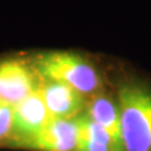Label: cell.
Returning a JSON list of instances; mask_svg holds the SVG:
<instances>
[{
  "label": "cell",
  "instance_id": "6da1fadb",
  "mask_svg": "<svg viewBox=\"0 0 151 151\" xmlns=\"http://www.w3.org/2000/svg\"><path fill=\"white\" fill-rule=\"evenodd\" d=\"M122 151H151V79L134 69L115 68Z\"/></svg>",
  "mask_w": 151,
  "mask_h": 151
},
{
  "label": "cell",
  "instance_id": "7a4b0ae2",
  "mask_svg": "<svg viewBox=\"0 0 151 151\" xmlns=\"http://www.w3.org/2000/svg\"><path fill=\"white\" fill-rule=\"evenodd\" d=\"M42 79L70 86L86 98L113 86L115 68L87 53L48 50L29 55Z\"/></svg>",
  "mask_w": 151,
  "mask_h": 151
},
{
  "label": "cell",
  "instance_id": "3957f363",
  "mask_svg": "<svg viewBox=\"0 0 151 151\" xmlns=\"http://www.w3.org/2000/svg\"><path fill=\"white\" fill-rule=\"evenodd\" d=\"M42 82L29 57L6 55L0 58V100L17 105L38 91Z\"/></svg>",
  "mask_w": 151,
  "mask_h": 151
},
{
  "label": "cell",
  "instance_id": "277c9868",
  "mask_svg": "<svg viewBox=\"0 0 151 151\" xmlns=\"http://www.w3.org/2000/svg\"><path fill=\"white\" fill-rule=\"evenodd\" d=\"M13 135L9 147L27 150L52 119L38 91L14 105Z\"/></svg>",
  "mask_w": 151,
  "mask_h": 151
},
{
  "label": "cell",
  "instance_id": "5b68a950",
  "mask_svg": "<svg viewBox=\"0 0 151 151\" xmlns=\"http://www.w3.org/2000/svg\"><path fill=\"white\" fill-rule=\"evenodd\" d=\"M82 115L72 119L52 117L28 151H78Z\"/></svg>",
  "mask_w": 151,
  "mask_h": 151
},
{
  "label": "cell",
  "instance_id": "8992f818",
  "mask_svg": "<svg viewBox=\"0 0 151 151\" xmlns=\"http://www.w3.org/2000/svg\"><path fill=\"white\" fill-rule=\"evenodd\" d=\"M38 92L53 119H72L84 112L86 98L65 83L42 79Z\"/></svg>",
  "mask_w": 151,
  "mask_h": 151
},
{
  "label": "cell",
  "instance_id": "52a82bcc",
  "mask_svg": "<svg viewBox=\"0 0 151 151\" xmlns=\"http://www.w3.org/2000/svg\"><path fill=\"white\" fill-rule=\"evenodd\" d=\"M83 115L120 139V107L113 86L87 98Z\"/></svg>",
  "mask_w": 151,
  "mask_h": 151
},
{
  "label": "cell",
  "instance_id": "ba28073f",
  "mask_svg": "<svg viewBox=\"0 0 151 151\" xmlns=\"http://www.w3.org/2000/svg\"><path fill=\"white\" fill-rule=\"evenodd\" d=\"M78 151H122V146L120 139L82 115Z\"/></svg>",
  "mask_w": 151,
  "mask_h": 151
},
{
  "label": "cell",
  "instance_id": "9c48e42d",
  "mask_svg": "<svg viewBox=\"0 0 151 151\" xmlns=\"http://www.w3.org/2000/svg\"><path fill=\"white\" fill-rule=\"evenodd\" d=\"M14 107L0 100V147H9L13 135Z\"/></svg>",
  "mask_w": 151,
  "mask_h": 151
}]
</instances>
